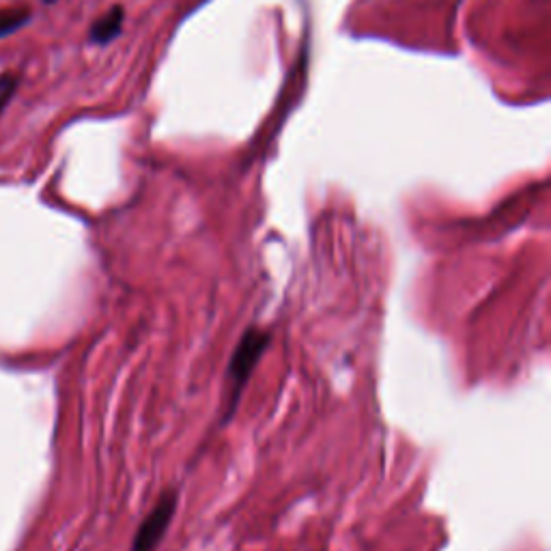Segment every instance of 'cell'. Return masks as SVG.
Wrapping results in <instances>:
<instances>
[{"mask_svg": "<svg viewBox=\"0 0 551 551\" xmlns=\"http://www.w3.org/2000/svg\"><path fill=\"white\" fill-rule=\"evenodd\" d=\"M31 20V9L26 7H7L0 9V37L13 35Z\"/></svg>", "mask_w": 551, "mask_h": 551, "instance_id": "cell-4", "label": "cell"}, {"mask_svg": "<svg viewBox=\"0 0 551 551\" xmlns=\"http://www.w3.org/2000/svg\"><path fill=\"white\" fill-rule=\"evenodd\" d=\"M123 20H125V9L121 5H115L110 11H106L104 16L91 26L89 37L93 44L104 46V44H110L112 39H117L123 28Z\"/></svg>", "mask_w": 551, "mask_h": 551, "instance_id": "cell-3", "label": "cell"}, {"mask_svg": "<svg viewBox=\"0 0 551 551\" xmlns=\"http://www.w3.org/2000/svg\"><path fill=\"white\" fill-rule=\"evenodd\" d=\"M179 504V493L175 489H166L158 504L151 508V513L143 519V524L136 530L132 551H155L168 532V526L175 517Z\"/></svg>", "mask_w": 551, "mask_h": 551, "instance_id": "cell-2", "label": "cell"}, {"mask_svg": "<svg viewBox=\"0 0 551 551\" xmlns=\"http://www.w3.org/2000/svg\"><path fill=\"white\" fill-rule=\"evenodd\" d=\"M272 345V334L261 328H248L233 351L229 371H226V388H229V399H226V407H229V416L237 409L239 397L248 384V379L254 373V366L259 364L261 356Z\"/></svg>", "mask_w": 551, "mask_h": 551, "instance_id": "cell-1", "label": "cell"}]
</instances>
